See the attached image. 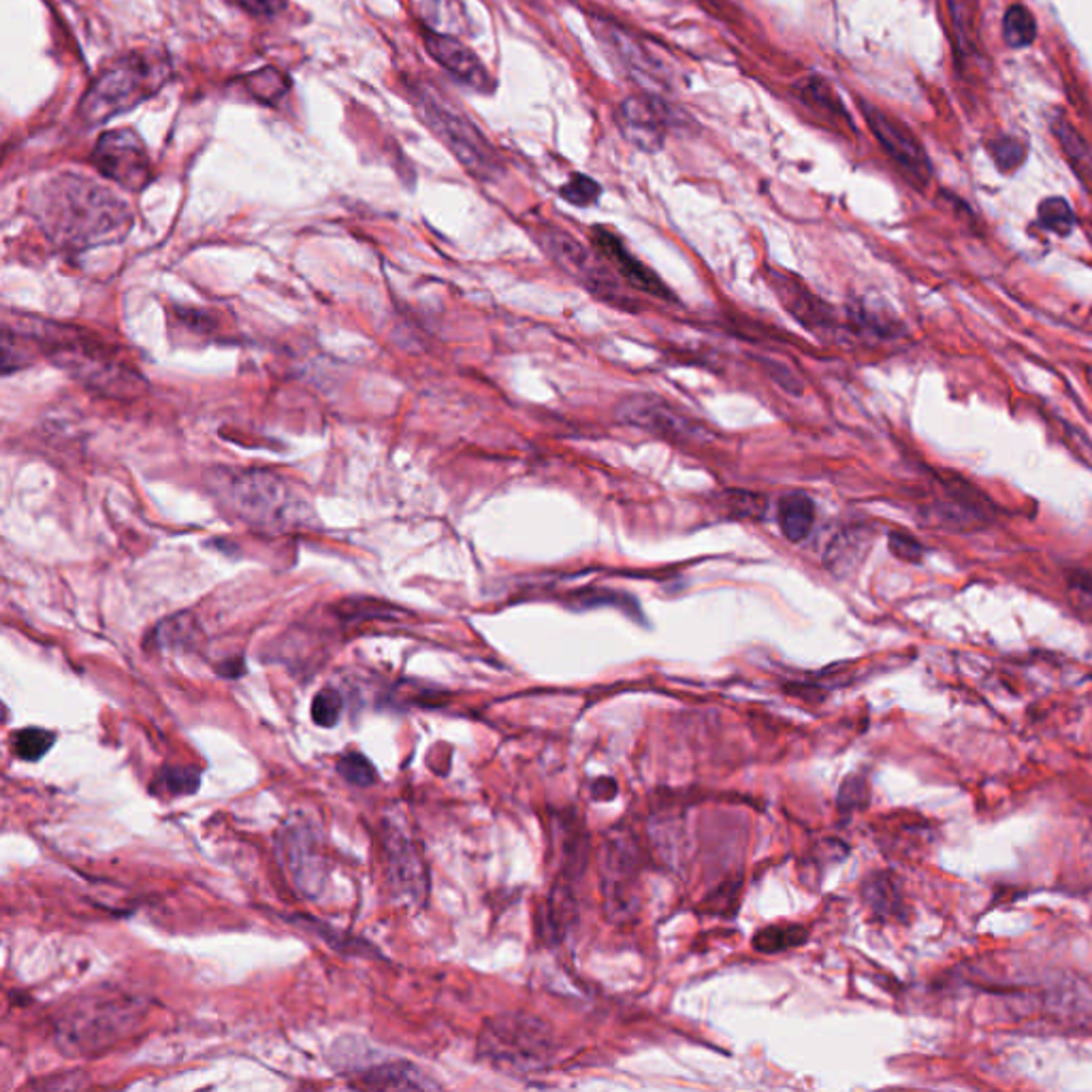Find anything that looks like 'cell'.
I'll return each instance as SVG.
<instances>
[{
    "label": "cell",
    "instance_id": "6da1fadb",
    "mask_svg": "<svg viewBox=\"0 0 1092 1092\" xmlns=\"http://www.w3.org/2000/svg\"><path fill=\"white\" fill-rule=\"evenodd\" d=\"M34 216L56 244L86 250L120 242L129 233V205L97 182L58 175L34 196Z\"/></svg>",
    "mask_w": 1092,
    "mask_h": 1092
},
{
    "label": "cell",
    "instance_id": "7a4b0ae2",
    "mask_svg": "<svg viewBox=\"0 0 1092 1092\" xmlns=\"http://www.w3.org/2000/svg\"><path fill=\"white\" fill-rule=\"evenodd\" d=\"M20 331L33 342L34 349L71 374V378L98 395L129 399L143 390L146 381L141 374L135 372L116 349L88 331L36 319L22 322Z\"/></svg>",
    "mask_w": 1092,
    "mask_h": 1092
},
{
    "label": "cell",
    "instance_id": "3957f363",
    "mask_svg": "<svg viewBox=\"0 0 1092 1092\" xmlns=\"http://www.w3.org/2000/svg\"><path fill=\"white\" fill-rule=\"evenodd\" d=\"M210 489L226 513L265 534H289L317 521L310 502L269 470L221 468L212 472Z\"/></svg>",
    "mask_w": 1092,
    "mask_h": 1092
},
{
    "label": "cell",
    "instance_id": "277c9868",
    "mask_svg": "<svg viewBox=\"0 0 1092 1092\" xmlns=\"http://www.w3.org/2000/svg\"><path fill=\"white\" fill-rule=\"evenodd\" d=\"M143 1003L118 991H97L68 1003L56 1018L54 1037L71 1057H95L129 1037L143 1020Z\"/></svg>",
    "mask_w": 1092,
    "mask_h": 1092
},
{
    "label": "cell",
    "instance_id": "5b68a950",
    "mask_svg": "<svg viewBox=\"0 0 1092 1092\" xmlns=\"http://www.w3.org/2000/svg\"><path fill=\"white\" fill-rule=\"evenodd\" d=\"M173 73L162 50H137L105 66L79 103V120L98 127L154 97Z\"/></svg>",
    "mask_w": 1092,
    "mask_h": 1092
},
{
    "label": "cell",
    "instance_id": "8992f818",
    "mask_svg": "<svg viewBox=\"0 0 1092 1092\" xmlns=\"http://www.w3.org/2000/svg\"><path fill=\"white\" fill-rule=\"evenodd\" d=\"M557 1057L553 1028L527 1014H502L484 1023L479 1035V1059L491 1069L525 1078L548 1069Z\"/></svg>",
    "mask_w": 1092,
    "mask_h": 1092
},
{
    "label": "cell",
    "instance_id": "52a82bcc",
    "mask_svg": "<svg viewBox=\"0 0 1092 1092\" xmlns=\"http://www.w3.org/2000/svg\"><path fill=\"white\" fill-rule=\"evenodd\" d=\"M418 111L422 122L449 148L454 159L481 182H493L504 173V162L482 130L450 100L431 88L417 93Z\"/></svg>",
    "mask_w": 1092,
    "mask_h": 1092
},
{
    "label": "cell",
    "instance_id": "ba28073f",
    "mask_svg": "<svg viewBox=\"0 0 1092 1092\" xmlns=\"http://www.w3.org/2000/svg\"><path fill=\"white\" fill-rule=\"evenodd\" d=\"M604 911L614 922L632 920L641 904V849L628 831L609 835L600 856Z\"/></svg>",
    "mask_w": 1092,
    "mask_h": 1092
},
{
    "label": "cell",
    "instance_id": "9c48e42d",
    "mask_svg": "<svg viewBox=\"0 0 1092 1092\" xmlns=\"http://www.w3.org/2000/svg\"><path fill=\"white\" fill-rule=\"evenodd\" d=\"M614 417L621 425L646 431L676 445H703L713 438L703 422L685 415L664 397L651 393H632L617 402Z\"/></svg>",
    "mask_w": 1092,
    "mask_h": 1092
},
{
    "label": "cell",
    "instance_id": "30bf717a",
    "mask_svg": "<svg viewBox=\"0 0 1092 1092\" xmlns=\"http://www.w3.org/2000/svg\"><path fill=\"white\" fill-rule=\"evenodd\" d=\"M589 26L611 56L612 63L628 77L636 79L644 88H664L666 84H671V66L653 52L643 36L628 31L607 15H591Z\"/></svg>",
    "mask_w": 1092,
    "mask_h": 1092
},
{
    "label": "cell",
    "instance_id": "8fae6325",
    "mask_svg": "<svg viewBox=\"0 0 1092 1092\" xmlns=\"http://www.w3.org/2000/svg\"><path fill=\"white\" fill-rule=\"evenodd\" d=\"M538 242L546 255L555 260V265H559L570 276H577L596 297L617 303L619 308H630V297L619 289L611 271L604 269L575 235L557 226H545L538 231Z\"/></svg>",
    "mask_w": 1092,
    "mask_h": 1092
},
{
    "label": "cell",
    "instance_id": "7c38bea8",
    "mask_svg": "<svg viewBox=\"0 0 1092 1092\" xmlns=\"http://www.w3.org/2000/svg\"><path fill=\"white\" fill-rule=\"evenodd\" d=\"M858 107L863 111L868 130L872 132L881 150L888 154V159L899 167L913 186L924 189L931 180L932 164L920 139L897 118H892L890 114H886L884 109H879L877 105L868 103L865 98L860 100Z\"/></svg>",
    "mask_w": 1092,
    "mask_h": 1092
},
{
    "label": "cell",
    "instance_id": "4fadbf2b",
    "mask_svg": "<svg viewBox=\"0 0 1092 1092\" xmlns=\"http://www.w3.org/2000/svg\"><path fill=\"white\" fill-rule=\"evenodd\" d=\"M98 171L127 191H143L152 180V162L141 137L130 129L107 130L93 152Z\"/></svg>",
    "mask_w": 1092,
    "mask_h": 1092
},
{
    "label": "cell",
    "instance_id": "5bb4252c",
    "mask_svg": "<svg viewBox=\"0 0 1092 1092\" xmlns=\"http://www.w3.org/2000/svg\"><path fill=\"white\" fill-rule=\"evenodd\" d=\"M619 125L634 146L655 152L664 146L671 129H675L676 114L655 93H641L625 98L619 105Z\"/></svg>",
    "mask_w": 1092,
    "mask_h": 1092
},
{
    "label": "cell",
    "instance_id": "9a60e30c",
    "mask_svg": "<svg viewBox=\"0 0 1092 1092\" xmlns=\"http://www.w3.org/2000/svg\"><path fill=\"white\" fill-rule=\"evenodd\" d=\"M425 45H427L429 56L459 84H463L477 93H482V95L493 90L495 82H493L489 68L459 36L436 33V31L425 29Z\"/></svg>",
    "mask_w": 1092,
    "mask_h": 1092
},
{
    "label": "cell",
    "instance_id": "2e32d148",
    "mask_svg": "<svg viewBox=\"0 0 1092 1092\" xmlns=\"http://www.w3.org/2000/svg\"><path fill=\"white\" fill-rule=\"evenodd\" d=\"M591 239H593V246L598 248V253L611 263L612 267L617 269V274L632 289H639L651 297H657V299L673 301V290L662 282V278L655 271H651L644 263L634 257L612 231L604 228V226H596L591 233Z\"/></svg>",
    "mask_w": 1092,
    "mask_h": 1092
},
{
    "label": "cell",
    "instance_id": "e0dca14e",
    "mask_svg": "<svg viewBox=\"0 0 1092 1092\" xmlns=\"http://www.w3.org/2000/svg\"><path fill=\"white\" fill-rule=\"evenodd\" d=\"M282 854L287 856V867L292 872L295 884L306 895L314 897L324 881V868L310 831L295 826L289 828V833L282 836Z\"/></svg>",
    "mask_w": 1092,
    "mask_h": 1092
},
{
    "label": "cell",
    "instance_id": "ac0fdd59",
    "mask_svg": "<svg viewBox=\"0 0 1092 1092\" xmlns=\"http://www.w3.org/2000/svg\"><path fill=\"white\" fill-rule=\"evenodd\" d=\"M354 1086L374 1089V1091H427L440 1089L427 1073H422L413 1062L390 1060L383 1064H372L370 1069L356 1075Z\"/></svg>",
    "mask_w": 1092,
    "mask_h": 1092
},
{
    "label": "cell",
    "instance_id": "d6986e66",
    "mask_svg": "<svg viewBox=\"0 0 1092 1092\" xmlns=\"http://www.w3.org/2000/svg\"><path fill=\"white\" fill-rule=\"evenodd\" d=\"M771 287L779 295L783 308L806 329H826L833 321L831 308H826L811 290L804 289L796 278L772 274Z\"/></svg>",
    "mask_w": 1092,
    "mask_h": 1092
},
{
    "label": "cell",
    "instance_id": "ffe728a7",
    "mask_svg": "<svg viewBox=\"0 0 1092 1092\" xmlns=\"http://www.w3.org/2000/svg\"><path fill=\"white\" fill-rule=\"evenodd\" d=\"M388 843V860H390V875L395 888L410 900H422L427 890V877L422 860L415 849V845L397 833L386 836Z\"/></svg>",
    "mask_w": 1092,
    "mask_h": 1092
},
{
    "label": "cell",
    "instance_id": "44dd1931",
    "mask_svg": "<svg viewBox=\"0 0 1092 1092\" xmlns=\"http://www.w3.org/2000/svg\"><path fill=\"white\" fill-rule=\"evenodd\" d=\"M777 521H779L781 534L790 543H803L804 538L811 534L813 523H815V504L811 502L809 495H804L801 491L788 493L779 500Z\"/></svg>",
    "mask_w": 1092,
    "mask_h": 1092
},
{
    "label": "cell",
    "instance_id": "7402d4cb",
    "mask_svg": "<svg viewBox=\"0 0 1092 1092\" xmlns=\"http://www.w3.org/2000/svg\"><path fill=\"white\" fill-rule=\"evenodd\" d=\"M863 897L877 918H902V897L888 872H872L863 886Z\"/></svg>",
    "mask_w": 1092,
    "mask_h": 1092
},
{
    "label": "cell",
    "instance_id": "603a6c76",
    "mask_svg": "<svg viewBox=\"0 0 1092 1092\" xmlns=\"http://www.w3.org/2000/svg\"><path fill=\"white\" fill-rule=\"evenodd\" d=\"M425 22L429 31L452 36H461L470 31L468 13L459 0H427Z\"/></svg>",
    "mask_w": 1092,
    "mask_h": 1092
},
{
    "label": "cell",
    "instance_id": "cb8c5ba5",
    "mask_svg": "<svg viewBox=\"0 0 1092 1092\" xmlns=\"http://www.w3.org/2000/svg\"><path fill=\"white\" fill-rule=\"evenodd\" d=\"M199 643V628L193 614H175L164 619L152 630V644L164 651L193 649Z\"/></svg>",
    "mask_w": 1092,
    "mask_h": 1092
},
{
    "label": "cell",
    "instance_id": "d4e9b609",
    "mask_svg": "<svg viewBox=\"0 0 1092 1092\" xmlns=\"http://www.w3.org/2000/svg\"><path fill=\"white\" fill-rule=\"evenodd\" d=\"M956 52L961 58L975 54V11L973 0H945Z\"/></svg>",
    "mask_w": 1092,
    "mask_h": 1092
},
{
    "label": "cell",
    "instance_id": "484cf974",
    "mask_svg": "<svg viewBox=\"0 0 1092 1092\" xmlns=\"http://www.w3.org/2000/svg\"><path fill=\"white\" fill-rule=\"evenodd\" d=\"M1052 130L1057 135V141L1067 157V161L1073 164V169L1084 175V173H1091L1092 171V152L1089 141L1084 139V135L1075 127H1071L1067 120H1057L1052 125Z\"/></svg>",
    "mask_w": 1092,
    "mask_h": 1092
},
{
    "label": "cell",
    "instance_id": "4316f807",
    "mask_svg": "<svg viewBox=\"0 0 1092 1092\" xmlns=\"http://www.w3.org/2000/svg\"><path fill=\"white\" fill-rule=\"evenodd\" d=\"M809 931L801 924H774L767 927L753 936V948L762 954H779L803 945Z\"/></svg>",
    "mask_w": 1092,
    "mask_h": 1092
},
{
    "label": "cell",
    "instance_id": "83f0119b",
    "mask_svg": "<svg viewBox=\"0 0 1092 1092\" xmlns=\"http://www.w3.org/2000/svg\"><path fill=\"white\" fill-rule=\"evenodd\" d=\"M201 788V772L196 769H184V767H167L162 769L154 783L152 792L164 799H180V796H191Z\"/></svg>",
    "mask_w": 1092,
    "mask_h": 1092
},
{
    "label": "cell",
    "instance_id": "f1b7e54d",
    "mask_svg": "<svg viewBox=\"0 0 1092 1092\" xmlns=\"http://www.w3.org/2000/svg\"><path fill=\"white\" fill-rule=\"evenodd\" d=\"M1003 39L1007 45L1020 50L1035 43L1037 22L1025 4H1011L1003 15Z\"/></svg>",
    "mask_w": 1092,
    "mask_h": 1092
},
{
    "label": "cell",
    "instance_id": "f546056e",
    "mask_svg": "<svg viewBox=\"0 0 1092 1092\" xmlns=\"http://www.w3.org/2000/svg\"><path fill=\"white\" fill-rule=\"evenodd\" d=\"M56 742V735L45 728H20L11 735V749L24 762L41 760Z\"/></svg>",
    "mask_w": 1092,
    "mask_h": 1092
},
{
    "label": "cell",
    "instance_id": "4dcf8cb0",
    "mask_svg": "<svg viewBox=\"0 0 1092 1092\" xmlns=\"http://www.w3.org/2000/svg\"><path fill=\"white\" fill-rule=\"evenodd\" d=\"M1037 218H1039V225L1043 226L1046 231L1060 235V237H1069L1075 228V214L1062 196L1043 199L1039 203Z\"/></svg>",
    "mask_w": 1092,
    "mask_h": 1092
},
{
    "label": "cell",
    "instance_id": "1f68e13d",
    "mask_svg": "<svg viewBox=\"0 0 1092 1092\" xmlns=\"http://www.w3.org/2000/svg\"><path fill=\"white\" fill-rule=\"evenodd\" d=\"M799 93H801V98H803L806 105H811V107L828 114L831 118H841V120L845 118L847 120V111L843 109V105H841V100L836 97L833 86L826 79L813 75L804 84H801Z\"/></svg>",
    "mask_w": 1092,
    "mask_h": 1092
},
{
    "label": "cell",
    "instance_id": "d6a6232c",
    "mask_svg": "<svg viewBox=\"0 0 1092 1092\" xmlns=\"http://www.w3.org/2000/svg\"><path fill=\"white\" fill-rule=\"evenodd\" d=\"M246 88L253 93V97L265 103H274L289 90V79L276 71V68H263L258 73H253L246 77Z\"/></svg>",
    "mask_w": 1092,
    "mask_h": 1092
},
{
    "label": "cell",
    "instance_id": "836d02e7",
    "mask_svg": "<svg viewBox=\"0 0 1092 1092\" xmlns=\"http://www.w3.org/2000/svg\"><path fill=\"white\" fill-rule=\"evenodd\" d=\"M559 196L575 207H589L600 201L602 186L585 173H572L570 180L559 189Z\"/></svg>",
    "mask_w": 1092,
    "mask_h": 1092
},
{
    "label": "cell",
    "instance_id": "e575fe53",
    "mask_svg": "<svg viewBox=\"0 0 1092 1092\" xmlns=\"http://www.w3.org/2000/svg\"><path fill=\"white\" fill-rule=\"evenodd\" d=\"M344 710V698L335 687H322L312 700V719L321 728H333L340 724Z\"/></svg>",
    "mask_w": 1092,
    "mask_h": 1092
},
{
    "label": "cell",
    "instance_id": "d590c367",
    "mask_svg": "<svg viewBox=\"0 0 1092 1092\" xmlns=\"http://www.w3.org/2000/svg\"><path fill=\"white\" fill-rule=\"evenodd\" d=\"M338 772L344 781H349L351 785H356V788H370L378 781L376 767L363 753H356V751L340 758Z\"/></svg>",
    "mask_w": 1092,
    "mask_h": 1092
},
{
    "label": "cell",
    "instance_id": "8d00e7d4",
    "mask_svg": "<svg viewBox=\"0 0 1092 1092\" xmlns=\"http://www.w3.org/2000/svg\"><path fill=\"white\" fill-rule=\"evenodd\" d=\"M991 154L995 159L996 167L1003 173L1016 171L1025 162V159H1027L1025 146L1018 139H1014V137H1003V139L993 141L991 143Z\"/></svg>",
    "mask_w": 1092,
    "mask_h": 1092
},
{
    "label": "cell",
    "instance_id": "74e56055",
    "mask_svg": "<svg viewBox=\"0 0 1092 1092\" xmlns=\"http://www.w3.org/2000/svg\"><path fill=\"white\" fill-rule=\"evenodd\" d=\"M575 602L579 604L580 609H596V607H619L623 611H639L636 602L630 598V596H621V593H614V591H607V589H589V591H582Z\"/></svg>",
    "mask_w": 1092,
    "mask_h": 1092
},
{
    "label": "cell",
    "instance_id": "f35d334b",
    "mask_svg": "<svg viewBox=\"0 0 1092 1092\" xmlns=\"http://www.w3.org/2000/svg\"><path fill=\"white\" fill-rule=\"evenodd\" d=\"M860 536H838L831 550H826V564H831L833 568H847V564H852V559L860 557L865 553V548H860Z\"/></svg>",
    "mask_w": 1092,
    "mask_h": 1092
},
{
    "label": "cell",
    "instance_id": "ab89813d",
    "mask_svg": "<svg viewBox=\"0 0 1092 1092\" xmlns=\"http://www.w3.org/2000/svg\"><path fill=\"white\" fill-rule=\"evenodd\" d=\"M867 781L863 777H849L838 792V806L843 811H856L867 804Z\"/></svg>",
    "mask_w": 1092,
    "mask_h": 1092
},
{
    "label": "cell",
    "instance_id": "60d3db41",
    "mask_svg": "<svg viewBox=\"0 0 1092 1092\" xmlns=\"http://www.w3.org/2000/svg\"><path fill=\"white\" fill-rule=\"evenodd\" d=\"M888 546H890L895 557H899L900 561H907V564H920L924 557V546L902 532H892L888 538Z\"/></svg>",
    "mask_w": 1092,
    "mask_h": 1092
},
{
    "label": "cell",
    "instance_id": "b9f144b4",
    "mask_svg": "<svg viewBox=\"0 0 1092 1092\" xmlns=\"http://www.w3.org/2000/svg\"><path fill=\"white\" fill-rule=\"evenodd\" d=\"M735 502H728L730 508H735L739 516L745 518H760L767 511V500L762 495H751V493H735Z\"/></svg>",
    "mask_w": 1092,
    "mask_h": 1092
},
{
    "label": "cell",
    "instance_id": "7bdbcfd3",
    "mask_svg": "<svg viewBox=\"0 0 1092 1092\" xmlns=\"http://www.w3.org/2000/svg\"><path fill=\"white\" fill-rule=\"evenodd\" d=\"M231 2L250 15L269 18V15H276L285 7L287 0H231Z\"/></svg>",
    "mask_w": 1092,
    "mask_h": 1092
},
{
    "label": "cell",
    "instance_id": "ee69618b",
    "mask_svg": "<svg viewBox=\"0 0 1092 1092\" xmlns=\"http://www.w3.org/2000/svg\"><path fill=\"white\" fill-rule=\"evenodd\" d=\"M591 794H593V799H598V801H604V799L609 801V799H612V796L617 794V785H614V781H612V779H598V781L591 785Z\"/></svg>",
    "mask_w": 1092,
    "mask_h": 1092
},
{
    "label": "cell",
    "instance_id": "f6af8a7d",
    "mask_svg": "<svg viewBox=\"0 0 1092 1092\" xmlns=\"http://www.w3.org/2000/svg\"><path fill=\"white\" fill-rule=\"evenodd\" d=\"M1086 376H1089V385H1091V390H1092V367H1089V370H1086Z\"/></svg>",
    "mask_w": 1092,
    "mask_h": 1092
}]
</instances>
